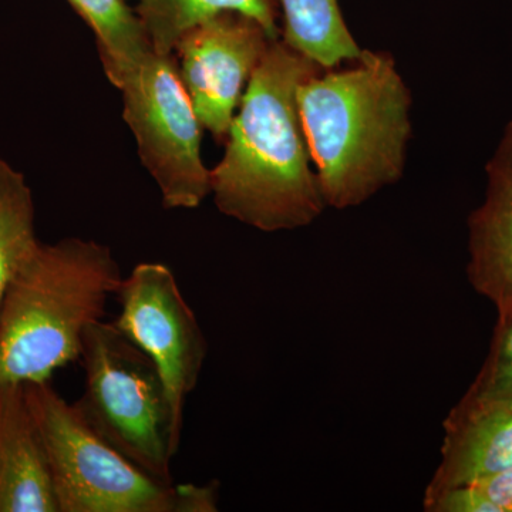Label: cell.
Instances as JSON below:
<instances>
[{"mask_svg":"<svg viewBox=\"0 0 512 512\" xmlns=\"http://www.w3.org/2000/svg\"><path fill=\"white\" fill-rule=\"evenodd\" d=\"M272 42L255 19L221 12L188 30L175 45L181 80L202 130L218 143L227 138L244 87Z\"/></svg>","mask_w":512,"mask_h":512,"instance_id":"8","label":"cell"},{"mask_svg":"<svg viewBox=\"0 0 512 512\" xmlns=\"http://www.w3.org/2000/svg\"><path fill=\"white\" fill-rule=\"evenodd\" d=\"M60 512H215L218 484L165 483L101 439L53 389L25 383Z\"/></svg>","mask_w":512,"mask_h":512,"instance_id":"4","label":"cell"},{"mask_svg":"<svg viewBox=\"0 0 512 512\" xmlns=\"http://www.w3.org/2000/svg\"><path fill=\"white\" fill-rule=\"evenodd\" d=\"M121 282L106 245L37 242L0 302V384L50 382L57 369L80 360L86 330L103 319Z\"/></svg>","mask_w":512,"mask_h":512,"instance_id":"3","label":"cell"},{"mask_svg":"<svg viewBox=\"0 0 512 512\" xmlns=\"http://www.w3.org/2000/svg\"><path fill=\"white\" fill-rule=\"evenodd\" d=\"M484 201L467 220V279L493 303L497 320L512 311V120L485 165Z\"/></svg>","mask_w":512,"mask_h":512,"instance_id":"9","label":"cell"},{"mask_svg":"<svg viewBox=\"0 0 512 512\" xmlns=\"http://www.w3.org/2000/svg\"><path fill=\"white\" fill-rule=\"evenodd\" d=\"M136 12L151 46L160 55L174 53L184 33L221 12H238L255 19L274 40L281 33L278 0H138Z\"/></svg>","mask_w":512,"mask_h":512,"instance_id":"12","label":"cell"},{"mask_svg":"<svg viewBox=\"0 0 512 512\" xmlns=\"http://www.w3.org/2000/svg\"><path fill=\"white\" fill-rule=\"evenodd\" d=\"M114 320L157 366L175 420L184 427V407L207 359L208 343L197 316L178 288L173 271L158 262L138 264L116 293Z\"/></svg>","mask_w":512,"mask_h":512,"instance_id":"7","label":"cell"},{"mask_svg":"<svg viewBox=\"0 0 512 512\" xmlns=\"http://www.w3.org/2000/svg\"><path fill=\"white\" fill-rule=\"evenodd\" d=\"M0 512H60L25 383L0 384Z\"/></svg>","mask_w":512,"mask_h":512,"instance_id":"11","label":"cell"},{"mask_svg":"<svg viewBox=\"0 0 512 512\" xmlns=\"http://www.w3.org/2000/svg\"><path fill=\"white\" fill-rule=\"evenodd\" d=\"M466 393L477 399L512 403V311L497 320L490 352Z\"/></svg>","mask_w":512,"mask_h":512,"instance_id":"16","label":"cell"},{"mask_svg":"<svg viewBox=\"0 0 512 512\" xmlns=\"http://www.w3.org/2000/svg\"><path fill=\"white\" fill-rule=\"evenodd\" d=\"M443 427L440 464L424 495L478 483L512 467V403L466 393Z\"/></svg>","mask_w":512,"mask_h":512,"instance_id":"10","label":"cell"},{"mask_svg":"<svg viewBox=\"0 0 512 512\" xmlns=\"http://www.w3.org/2000/svg\"><path fill=\"white\" fill-rule=\"evenodd\" d=\"M498 512H512V467L474 483Z\"/></svg>","mask_w":512,"mask_h":512,"instance_id":"18","label":"cell"},{"mask_svg":"<svg viewBox=\"0 0 512 512\" xmlns=\"http://www.w3.org/2000/svg\"><path fill=\"white\" fill-rule=\"evenodd\" d=\"M137 153L156 181L167 210H194L211 194L201 157L202 126L178 69L177 57L151 50L113 83Z\"/></svg>","mask_w":512,"mask_h":512,"instance_id":"6","label":"cell"},{"mask_svg":"<svg viewBox=\"0 0 512 512\" xmlns=\"http://www.w3.org/2000/svg\"><path fill=\"white\" fill-rule=\"evenodd\" d=\"M284 42L322 69L355 62L363 49L346 25L338 0H278Z\"/></svg>","mask_w":512,"mask_h":512,"instance_id":"13","label":"cell"},{"mask_svg":"<svg viewBox=\"0 0 512 512\" xmlns=\"http://www.w3.org/2000/svg\"><path fill=\"white\" fill-rule=\"evenodd\" d=\"M80 362L84 392L74 404L97 434L150 476L174 483L171 463L183 427L157 366L116 323H93Z\"/></svg>","mask_w":512,"mask_h":512,"instance_id":"5","label":"cell"},{"mask_svg":"<svg viewBox=\"0 0 512 512\" xmlns=\"http://www.w3.org/2000/svg\"><path fill=\"white\" fill-rule=\"evenodd\" d=\"M319 70L284 40L268 47L242 94L224 156L210 170L221 214L279 232L308 227L325 211L298 106L299 86Z\"/></svg>","mask_w":512,"mask_h":512,"instance_id":"1","label":"cell"},{"mask_svg":"<svg viewBox=\"0 0 512 512\" xmlns=\"http://www.w3.org/2000/svg\"><path fill=\"white\" fill-rule=\"evenodd\" d=\"M93 30L111 84L151 52L150 39L124 0H67Z\"/></svg>","mask_w":512,"mask_h":512,"instance_id":"14","label":"cell"},{"mask_svg":"<svg viewBox=\"0 0 512 512\" xmlns=\"http://www.w3.org/2000/svg\"><path fill=\"white\" fill-rule=\"evenodd\" d=\"M426 512H498L476 484L458 485L440 493L424 495Z\"/></svg>","mask_w":512,"mask_h":512,"instance_id":"17","label":"cell"},{"mask_svg":"<svg viewBox=\"0 0 512 512\" xmlns=\"http://www.w3.org/2000/svg\"><path fill=\"white\" fill-rule=\"evenodd\" d=\"M298 106L326 207H359L403 177L412 94L390 53L365 49L352 66L319 70Z\"/></svg>","mask_w":512,"mask_h":512,"instance_id":"2","label":"cell"},{"mask_svg":"<svg viewBox=\"0 0 512 512\" xmlns=\"http://www.w3.org/2000/svg\"><path fill=\"white\" fill-rule=\"evenodd\" d=\"M35 214L25 175L0 157V302L16 269L39 242Z\"/></svg>","mask_w":512,"mask_h":512,"instance_id":"15","label":"cell"}]
</instances>
